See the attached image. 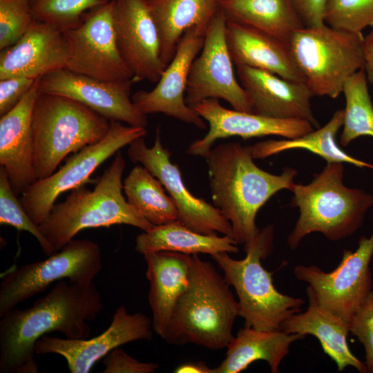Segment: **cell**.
Here are the masks:
<instances>
[{
	"instance_id": "obj_32",
	"label": "cell",
	"mask_w": 373,
	"mask_h": 373,
	"mask_svg": "<svg viewBox=\"0 0 373 373\" xmlns=\"http://www.w3.org/2000/svg\"><path fill=\"white\" fill-rule=\"evenodd\" d=\"M345 107L340 142L343 146L361 136L373 137V105L363 68L351 75L344 84Z\"/></svg>"
},
{
	"instance_id": "obj_2",
	"label": "cell",
	"mask_w": 373,
	"mask_h": 373,
	"mask_svg": "<svg viewBox=\"0 0 373 373\" xmlns=\"http://www.w3.org/2000/svg\"><path fill=\"white\" fill-rule=\"evenodd\" d=\"M213 205L229 222L233 239L244 250L260 231L256 217L260 209L274 194L291 191L297 174L287 167L279 175L256 165L251 146L238 142L222 143L204 157Z\"/></svg>"
},
{
	"instance_id": "obj_24",
	"label": "cell",
	"mask_w": 373,
	"mask_h": 373,
	"mask_svg": "<svg viewBox=\"0 0 373 373\" xmlns=\"http://www.w3.org/2000/svg\"><path fill=\"white\" fill-rule=\"evenodd\" d=\"M226 37L230 55L236 66L254 68L289 81L304 82L292 59L288 43L229 20L227 21Z\"/></svg>"
},
{
	"instance_id": "obj_6",
	"label": "cell",
	"mask_w": 373,
	"mask_h": 373,
	"mask_svg": "<svg viewBox=\"0 0 373 373\" xmlns=\"http://www.w3.org/2000/svg\"><path fill=\"white\" fill-rule=\"evenodd\" d=\"M274 228L268 225L260 230L251 245L244 251L240 260L229 253L212 255V258L223 271L229 285L238 296L239 316L245 326L261 330H279L283 323L300 312L305 301L284 294L274 285L272 272L262 265L274 247Z\"/></svg>"
},
{
	"instance_id": "obj_28",
	"label": "cell",
	"mask_w": 373,
	"mask_h": 373,
	"mask_svg": "<svg viewBox=\"0 0 373 373\" xmlns=\"http://www.w3.org/2000/svg\"><path fill=\"white\" fill-rule=\"evenodd\" d=\"M227 20L235 21L288 43L305 27L294 0H219Z\"/></svg>"
},
{
	"instance_id": "obj_30",
	"label": "cell",
	"mask_w": 373,
	"mask_h": 373,
	"mask_svg": "<svg viewBox=\"0 0 373 373\" xmlns=\"http://www.w3.org/2000/svg\"><path fill=\"white\" fill-rule=\"evenodd\" d=\"M344 110L336 111L329 121L316 131L300 137L281 140H269L251 146L254 159H265L273 155L293 149H304L318 155L327 163H349L359 168H370L373 164L358 160L342 150L336 137L343 126Z\"/></svg>"
},
{
	"instance_id": "obj_22",
	"label": "cell",
	"mask_w": 373,
	"mask_h": 373,
	"mask_svg": "<svg viewBox=\"0 0 373 373\" xmlns=\"http://www.w3.org/2000/svg\"><path fill=\"white\" fill-rule=\"evenodd\" d=\"M39 79L11 111L0 118V166L17 196L37 180L31 117Z\"/></svg>"
},
{
	"instance_id": "obj_41",
	"label": "cell",
	"mask_w": 373,
	"mask_h": 373,
	"mask_svg": "<svg viewBox=\"0 0 373 373\" xmlns=\"http://www.w3.org/2000/svg\"><path fill=\"white\" fill-rule=\"evenodd\" d=\"M364 66L367 80L373 84V30L363 37Z\"/></svg>"
},
{
	"instance_id": "obj_23",
	"label": "cell",
	"mask_w": 373,
	"mask_h": 373,
	"mask_svg": "<svg viewBox=\"0 0 373 373\" xmlns=\"http://www.w3.org/2000/svg\"><path fill=\"white\" fill-rule=\"evenodd\" d=\"M144 256L153 329L162 338L179 298L189 285L193 258L191 255L167 251Z\"/></svg>"
},
{
	"instance_id": "obj_5",
	"label": "cell",
	"mask_w": 373,
	"mask_h": 373,
	"mask_svg": "<svg viewBox=\"0 0 373 373\" xmlns=\"http://www.w3.org/2000/svg\"><path fill=\"white\" fill-rule=\"evenodd\" d=\"M343 163H327L307 184H296L290 205L300 215L287 242L295 249L312 233H321L332 241L354 234L362 225L365 216L373 207V195L343 183Z\"/></svg>"
},
{
	"instance_id": "obj_38",
	"label": "cell",
	"mask_w": 373,
	"mask_h": 373,
	"mask_svg": "<svg viewBox=\"0 0 373 373\" xmlns=\"http://www.w3.org/2000/svg\"><path fill=\"white\" fill-rule=\"evenodd\" d=\"M103 373H154L159 368L157 363L140 361L119 347L111 351L103 360Z\"/></svg>"
},
{
	"instance_id": "obj_3",
	"label": "cell",
	"mask_w": 373,
	"mask_h": 373,
	"mask_svg": "<svg viewBox=\"0 0 373 373\" xmlns=\"http://www.w3.org/2000/svg\"><path fill=\"white\" fill-rule=\"evenodd\" d=\"M189 283L179 298L162 337L173 345L193 343L209 350L232 341L239 305L230 285L211 262L192 255Z\"/></svg>"
},
{
	"instance_id": "obj_9",
	"label": "cell",
	"mask_w": 373,
	"mask_h": 373,
	"mask_svg": "<svg viewBox=\"0 0 373 373\" xmlns=\"http://www.w3.org/2000/svg\"><path fill=\"white\" fill-rule=\"evenodd\" d=\"M102 269L98 244L73 239L46 259L23 265L5 274L0 284V317L54 282L67 279L89 284Z\"/></svg>"
},
{
	"instance_id": "obj_39",
	"label": "cell",
	"mask_w": 373,
	"mask_h": 373,
	"mask_svg": "<svg viewBox=\"0 0 373 373\" xmlns=\"http://www.w3.org/2000/svg\"><path fill=\"white\" fill-rule=\"evenodd\" d=\"M36 80L23 76L0 79V116L15 108L30 91Z\"/></svg>"
},
{
	"instance_id": "obj_34",
	"label": "cell",
	"mask_w": 373,
	"mask_h": 373,
	"mask_svg": "<svg viewBox=\"0 0 373 373\" xmlns=\"http://www.w3.org/2000/svg\"><path fill=\"white\" fill-rule=\"evenodd\" d=\"M17 197L11 186L5 169L0 166V224L10 225L19 231H25L31 233L48 256L55 253L39 231L38 225L29 217Z\"/></svg>"
},
{
	"instance_id": "obj_33",
	"label": "cell",
	"mask_w": 373,
	"mask_h": 373,
	"mask_svg": "<svg viewBox=\"0 0 373 373\" xmlns=\"http://www.w3.org/2000/svg\"><path fill=\"white\" fill-rule=\"evenodd\" d=\"M109 0H29L36 21L64 32L77 26L88 11Z\"/></svg>"
},
{
	"instance_id": "obj_7",
	"label": "cell",
	"mask_w": 373,
	"mask_h": 373,
	"mask_svg": "<svg viewBox=\"0 0 373 373\" xmlns=\"http://www.w3.org/2000/svg\"><path fill=\"white\" fill-rule=\"evenodd\" d=\"M109 126V120L75 100L39 92L31 117L37 180L54 173L70 153L100 141Z\"/></svg>"
},
{
	"instance_id": "obj_19",
	"label": "cell",
	"mask_w": 373,
	"mask_h": 373,
	"mask_svg": "<svg viewBox=\"0 0 373 373\" xmlns=\"http://www.w3.org/2000/svg\"><path fill=\"white\" fill-rule=\"evenodd\" d=\"M209 125L208 133L191 143L189 155L205 157L217 140L232 136L243 139L278 135L287 139L300 137L313 131L312 124L302 119H283L252 113L227 109L216 99H205L193 107Z\"/></svg>"
},
{
	"instance_id": "obj_14",
	"label": "cell",
	"mask_w": 373,
	"mask_h": 373,
	"mask_svg": "<svg viewBox=\"0 0 373 373\" xmlns=\"http://www.w3.org/2000/svg\"><path fill=\"white\" fill-rule=\"evenodd\" d=\"M128 156L133 163L142 164L162 183L176 206L180 223L202 234L219 232L233 238L231 224L220 210L187 189L178 166L171 162V153L162 144L159 127L153 146L148 147L144 137L137 138L129 144Z\"/></svg>"
},
{
	"instance_id": "obj_12",
	"label": "cell",
	"mask_w": 373,
	"mask_h": 373,
	"mask_svg": "<svg viewBox=\"0 0 373 373\" xmlns=\"http://www.w3.org/2000/svg\"><path fill=\"white\" fill-rule=\"evenodd\" d=\"M63 33L68 50L66 68L107 82L133 79L117 44L113 0L86 12Z\"/></svg>"
},
{
	"instance_id": "obj_26",
	"label": "cell",
	"mask_w": 373,
	"mask_h": 373,
	"mask_svg": "<svg viewBox=\"0 0 373 373\" xmlns=\"http://www.w3.org/2000/svg\"><path fill=\"white\" fill-rule=\"evenodd\" d=\"M304 338L281 329L261 330L245 326L227 346L225 358L213 368V373H239L256 361H266L271 372L278 373L291 345Z\"/></svg>"
},
{
	"instance_id": "obj_37",
	"label": "cell",
	"mask_w": 373,
	"mask_h": 373,
	"mask_svg": "<svg viewBox=\"0 0 373 373\" xmlns=\"http://www.w3.org/2000/svg\"><path fill=\"white\" fill-rule=\"evenodd\" d=\"M350 332L363 345L367 372L373 373V289L354 314Z\"/></svg>"
},
{
	"instance_id": "obj_27",
	"label": "cell",
	"mask_w": 373,
	"mask_h": 373,
	"mask_svg": "<svg viewBox=\"0 0 373 373\" xmlns=\"http://www.w3.org/2000/svg\"><path fill=\"white\" fill-rule=\"evenodd\" d=\"M157 29L161 57L168 65L183 35L193 27L207 28L219 10V0H146Z\"/></svg>"
},
{
	"instance_id": "obj_13",
	"label": "cell",
	"mask_w": 373,
	"mask_h": 373,
	"mask_svg": "<svg viewBox=\"0 0 373 373\" xmlns=\"http://www.w3.org/2000/svg\"><path fill=\"white\" fill-rule=\"evenodd\" d=\"M227 21L219 8L208 25L202 48L192 63L185 102L193 108L205 99H221L235 110L252 113L249 99L233 72L226 37Z\"/></svg>"
},
{
	"instance_id": "obj_4",
	"label": "cell",
	"mask_w": 373,
	"mask_h": 373,
	"mask_svg": "<svg viewBox=\"0 0 373 373\" xmlns=\"http://www.w3.org/2000/svg\"><path fill=\"white\" fill-rule=\"evenodd\" d=\"M124 168L119 151L93 191L82 185L70 190L64 202L53 205L38 227L55 252L85 229L128 224L146 231L154 227L124 198Z\"/></svg>"
},
{
	"instance_id": "obj_16",
	"label": "cell",
	"mask_w": 373,
	"mask_h": 373,
	"mask_svg": "<svg viewBox=\"0 0 373 373\" xmlns=\"http://www.w3.org/2000/svg\"><path fill=\"white\" fill-rule=\"evenodd\" d=\"M153 333L150 318L140 312L129 314L125 307L119 306L109 327L99 336L73 339L44 335L36 342L35 351L63 356L71 373H87L115 348L135 341L151 340Z\"/></svg>"
},
{
	"instance_id": "obj_40",
	"label": "cell",
	"mask_w": 373,
	"mask_h": 373,
	"mask_svg": "<svg viewBox=\"0 0 373 373\" xmlns=\"http://www.w3.org/2000/svg\"><path fill=\"white\" fill-rule=\"evenodd\" d=\"M327 0H294L296 8L306 27L325 24L324 12Z\"/></svg>"
},
{
	"instance_id": "obj_11",
	"label": "cell",
	"mask_w": 373,
	"mask_h": 373,
	"mask_svg": "<svg viewBox=\"0 0 373 373\" xmlns=\"http://www.w3.org/2000/svg\"><path fill=\"white\" fill-rule=\"evenodd\" d=\"M373 256V232L363 236L354 251L345 249L338 266L326 272L316 265H298L294 269L296 279L308 285L318 303L350 323L372 290L370 262Z\"/></svg>"
},
{
	"instance_id": "obj_10",
	"label": "cell",
	"mask_w": 373,
	"mask_h": 373,
	"mask_svg": "<svg viewBox=\"0 0 373 373\" xmlns=\"http://www.w3.org/2000/svg\"><path fill=\"white\" fill-rule=\"evenodd\" d=\"M146 133L144 127L111 121L108 132L100 141L73 153L54 173L37 180L19 196L29 217L39 225L61 193L87 183L97 182V180L90 177L103 162L122 147L137 138L144 137Z\"/></svg>"
},
{
	"instance_id": "obj_1",
	"label": "cell",
	"mask_w": 373,
	"mask_h": 373,
	"mask_svg": "<svg viewBox=\"0 0 373 373\" xmlns=\"http://www.w3.org/2000/svg\"><path fill=\"white\" fill-rule=\"evenodd\" d=\"M93 283L61 280L28 308H13L0 321V372L37 373L35 345L46 334L59 332L67 338H87L93 321L103 310Z\"/></svg>"
},
{
	"instance_id": "obj_21",
	"label": "cell",
	"mask_w": 373,
	"mask_h": 373,
	"mask_svg": "<svg viewBox=\"0 0 373 373\" xmlns=\"http://www.w3.org/2000/svg\"><path fill=\"white\" fill-rule=\"evenodd\" d=\"M68 60L63 32L50 23L35 20L15 44L1 50L0 79L12 76L41 78L66 68Z\"/></svg>"
},
{
	"instance_id": "obj_8",
	"label": "cell",
	"mask_w": 373,
	"mask_h": 373,
	"mask_svg": "<svg viewBox=\"0 0 373 373\" xmlns=\"http://www.w3.org/2000/svg\"><path fill=\"white\" fill-rule=\"evenodd\" d=\"M363 37L325 23L292 35L288 41L292 59L314 96L337 98L346 80L363 68Z\"/></svg>"
},
{
	"instance_id": "obj_18",
	"label": "cell",
	"mask_w": 373,
	"mask_h": 373,
	"mask_svg": "<svg viewBox=\"0 0 373 373\" xmlns=\"http://www.w3.org/2000/svg\"><path fill=\"white\" fill-rule=\"evenodd\" d=\"M113 1L117 44L133 82L157 83L168 65L161 57L160 40L147 1Z\"/></svg>"
},
{
	"instance_id": "obj_17",
	"label": "cell",
	"mask_w": 373,
	"mask_h": 373,
	"mask_svg": "<svg viewBox=\"0 0 373 373\" xmlns=\"http://www.w3.org/2000/svg\"><path fill=\"white\" fill-rule=\"evenodd\" d=\"M207 28L193 27L181 38L175 53L151 90H140L131 99L144 115L160 113L205 129L204 119L185 102L193 61L202 48Z\"/></svg>"
},
{
	"instance_id": "obj_36",
	"label": "cell",
	"mask_w": 373,
	"mask_h": 373,
	"mask_svg": "<svg viewBox=\"0 0 373 373\" xmlns=\"http://www.w3.org/2000/svg\"><path fill=\"white\" fill-rule=\"evenodd\" d=\"M35 21L29 0H0V49L15 44Z\"/></svg>"
},
{
	"instance_id": "obj_15",
	"label": "cell",
	"mask_w": 373,
	"mask_h": 373,
	"mask_svg": "<svg viewBox=\"0 0 373 373\" xmlns=\"http://www.w3.org/2000/svg\"><path fill=\"white\" fill-rule=\"evenodd\" d=\"M133 80L107 82L61 68L39 79V93L67 97L111 121L132 126H147L146 115L130 98Z\"/></svg>"
},
{
	"instance_id": "obj_31",
	"label": "cell",
	"mask_w": 373,
	"mask_h": 373,
	"mask_svg": "<svg viewBox=\"0 0 373 373\" xmlns=\"http://www.w3.org/2000/svg\"><path fill=\"white\" fill-rule=\"evenodd\" d=\"M127 202L154 226L178 220V210L162 183L143 166L136 165L123 181Z\"/></svg>"
},
{
	"instance_id": "obj_25",
	"label": "cell",
	"mask_w": 373,
	"mask_h": 373,
	"mask_svg": "<svg viewBox=\"0 0 373 373\" xmlns=\"http://www.w3.org/2000/svg\"><path fill=\"white\" fill-rule=\"evenodd\" d=\"M306 292L309 301L307 309L285 321L281 330L316 337L324 353L336 363L338 371L352 367L359 372L366 373L365 363L351 352L348 345L349 323L321 306L308 286Z\"/></svg>"
},
{
	"instance_id": "obj_42",
	"label": "cell",
	"mask_w": 373,
	"mask_h": 373,
	"mask_svg": "<svg viewBox=\"0 0 373 373\" xmlns=\"http://www.w3.org/2000/svg\"><path fill=\"white\" fill-rule=\"evenodd\" d=\"M173 372L175 373H213V368L209 367L202 361L187 362L179 365Z\"/></svg>"
},
{
	"instance_id": "obj_20",
	"label": "cell",
	"mask_w": 373,
	"mask_h": 373,
	"mask_svg": "<svg viewBox=\"0 0 373 373\" xmlns=\"http://www.w3.org/2000/svg\"><path fill=\"white\" fill-rule=\"evenodd\" d=\"M236 68L253 113L277 119L305 120L318 126L311 107L314 95L305 83L289 81L245 66Z\"/></svg>"
},
{
	"instance_id": "obj_35",
	"label": "cell",
	"mask_w": 373,
	"mask_h": 373,
	"mask_svg": "<svg viewBox=\"0 0 373 373\" xmlns=\"http://www.w3.org/2000/svg\"><path fill=\"white\" fill-rule=\"evenodd\" d=\"M324 22L335 29L362 33L373 28V0H327Z\"/></svg>"
},
{
	"instance_id": "obj_29",
	"label": "cell",
	"mask_w": 373,
	"mask_h": 373,
	"mask_svg": "<svg viewBox=\"0 0 373 373\" xmlns=\"http://www.w3.org/2000/svg\"><path fill=\"white\" fill-rule=\"evenodd\" d=\"M236 241L230 236L216 234L205 235L186 227L178 220L154 226L143 231L135 238V249L139 254L167 251L195 255L211 256L226 252H238Z\"/></svg>"
}]
</instances>
